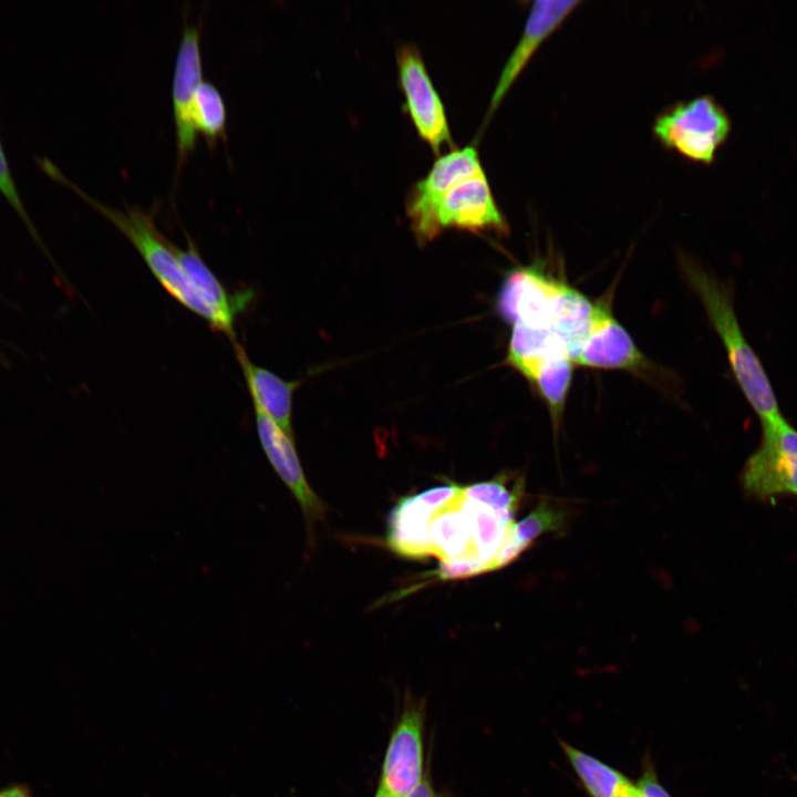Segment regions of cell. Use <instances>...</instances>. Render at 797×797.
Segmentation results:
<instances>
[{"label":"cell","mask_w":797,"mask_h":797,"mask_svg":"<svg viewBox=\"0 0 797 797\" xmlns=\"http://www.w3.org/2000/svg\"><path fill=\"white\" fill-rule=\"evenodd\" d=\"M41 166L49 176L70 187L115 226L137 250L153 276L172 298L204 319L213 330L225 334L220 319L196 292L172 248V241L156 227L152 211L130 206H126L125 210L106 206L66 179L49 161H42Z\"/></svg>","instance_id":"cell-1"},{"label":"cell","mask_w":797,"mask_h":797,"mask_svg":"<svg viewBox=\"0 0 797 797\" xmlns=\"http://www.w3.org/2000/svg\"><path fill=\"white\" fill-rule=\"evenodd\" d=\"M685 275L718 333L736 381L760 423L776 421L783 416L776 395L762 362L742 332L726 286L693 265L685 266Z\"/></svg>","instance_id":"cell-2"},{"label":"cell","mask_w":797,"mask_h":797,"mask_svg":"<svg viewBox=\"0 0 797 797\" xmlns=\"http://www.w3.org/2000/svg\"><path fill=\"white\" fill-rule=\"evenodd\" d=\"M732 123L711 95L679 102L659 114L653 124L655 138L683 157L711 164L725 143Z\"/></svg>","instance_id":"cell-3"},{"label":"cell","mask_w":797,"mask_h":797,"mask_svg":"<svg viewBox=\"0 0 797 797\" xmlns=\"http://www.w3.org/2000/svg\"><path fill=\"white\" fill-rule=\"evenodd\" d=\"M762 429L760 444L743 468L744 491L760 501L797 497V429L784 416Z\"/></svg>","instance_id":"cell-4"},{"label":"cell","mask_w":797,"mask_h":797,"mask_svg":"<svg viewBox=\"0 0 797 797\" xmlns=\"http://www.w3.org/2000/svg\"><path fill=\"white\" fill-rule=\"evenodd\" d=\"M396 64L405 110L418 136L436 155L444 145L455 148L444 104L417 46L401 45L396 52Z\"/></svg>","instance_id":"cell-5"},{"label":"cell","mask_w":797,"mask_h":797,"mask_svg":"<svg viewBox=\"0 0 797 797\" xmlns=\"http://www.w3.org/2000/svg\"><path fill=\"white\" fill-rule=\"evenodd\" d=\"M482 169L478 151L467 145L439 156L426 176L413 185L406 199V215L421 245L429 242L439 234L436 211L445 193L459 180Z\"/></svg>","instance_id":"cell-6"},{"label":"cell","mask_w":797,"mask_h":797,"mask_svg":"<svg viewBox=\"0 0 797 797\" xmlns=\"http://www.w3.org/2000/svg\"><path fill=\"white\" fill-rule=\"evenodd\" d=\"M201 25L185 21L173 73L172 104L176 133V176L196 147L193 105L203 80Z\"/></svg>","instance_id":"cell-7"},{"label":"cell","mask_w":797,"mask_h":797,"mask_svg":"<svg viewBox=\"0 0 797 797\" xmlns=\"http://www.w3.org/2000/svg\"><path fill=\"white\" fill-rule=\"evenodd\" d=\"M436 225L439 232L451 227L468 231H508L484 169L459 180L445 193L436 211Z\"/></svg>","instance_id":"cell-8"},{"label":"cell","mask_w":797,"mask_h":797,"mask_svg":"<svg viewBox=\"0 0 797 797\" xmlns=\"http://www.w3.org/2000/svg\"><path fill=\"white\" fill-rule=\"evenodd\" d=\"M255 420L260 446L268 462L298 501L308 534H312L313 525L324 519L327 506L307 480L293 437L258 411H255Z\"/></svg>","instance_id":"cell-9"},{"label":"cell","mask_w":797,"mask_h":797,"mask_svg":"<svg viewBox=\"0 0 797 797\" xmlns=\"http://www.w3.org/2000/svg\"><path fill=\"white\" fill-rule=\"evenodd\" d=\"M423 762V715L406 708L391 735L380 788L389 797H405L424 777Z\"/></svg>","instance_id":"cell-10"},{"label":"cell","mask_w":797,"mask_h":797,"mask_svg":"<svg viewBox=\"0 0 797 797\" xmlns=\"http://www.w3.org/2000/svg\"><path fill=\"white\" fill-rule=\"evenodd\" d=\"M579 4L580 1L532 2L522 34L504 65L491 94L486 120L493 116L536 51Z\"/></svg>","instance_id":"cell-11"},{"label":"cell","mask_w":797,"mask_h":797,"mask_svg":"<svg viewBox=\"0 0 797 797\" xmlns=\"http://www.w3.org/2000/svg\"><path fill=\"white\" fill-rule=\"evenodd\" d=\"M561 284L536 268L515 270L503 284L497 310L511 324L550 329V315Z\"/></svg>","instance_id":"cell-12"},{"label":"cell","mask_w":797,"mask_h":797,"mask_svg":"<svg viewBox=\"0 0 797 797\" xmlns=\"http://www.w3.org/2000/svg\"><path fill=\"white\" fill-rule=\"evenodd\" d=\"M172 248L196 292L200 299L218 315L225 334L232 344L236 341L234 323L237 315L242 312L253 296L251 289L229 292L213 270L201 258L196 244L187 236V245L179 248L175 244Z\"/></svg>","instance_id":"cell-13"},{"label":"cell","mask_w":797,"mask_h":797,"mask_svg":"<svg viewBox=\"0 0 797 797\" xmlns=\"http://www.w3.org/2000/svg\"><path fill=\"white\" fill-rule=\"evenodd\" d=\"M232 345L255 411L269 417L283 432L293 437V393L300 385V381H287L272 371L255 364L238 342Z\"/></svg>","instance_id":"cell-14"},{"label":"cell","mask_w":797,"mask_h":797,"mask_svg":"<svg viewBox=\"0 0 797 797\" xmlns=\"http://www.w3.org/2000/svg\"><path fill=\"white\" fill-rule=\"evenodd\" d=\"M575 363L594 369L639 370L646 360L625 329L602 309Z\"/></svg>","instance_id":"cell-15"},{"label":"cell","mask_w":797,"mask_h":797,"mask_svg":"<svg viewBox=\"0 0 797 797\" xmlns=\"http://www.w3.org/2000/svg\"><path fill=\"white\" fill-rule=\"evenodd\" d=\"M437 511L422 496L402 498L389 519L387 544L397 555L410 559L432 556L428 528Z\"/></svg>","instance_id":"cell-16"},{"label":"cell","mask_w":797,"mask_h":797,"mask_svg":"<svg viewBox=\"0 0 797 797\" xmlns=\"http://www.w3.org/2000/svg\"><path fill=\"white\" fill-rule=\"evenodd\" d=\"M603 307L593 304L576 289L562 283L553 302L550 329L575 363Z\"/></svg>","instance_id":"cell-17"},{"label":"cell","mask_w":797,"mask_h":797,"mask_svg":"<svg viewBox=\"0 0 797 797\" xmlns=\"http://www.w3.org/2000/svg\"><path fill=\"white\" fill-rule=\"evenodd\" d=\"M458 493L443 508L435 511L431 519L428 536L432 556H436L441 561L460 557H470L479 561L473 545L469 520L458 507Z\"/></svg>","instance_id":"cell-18"},{"label":"cell","mask_w":797,"mask_h":797,"mask_svg":"<svg viewBox=\"0 0 797 797\" xmlns=\"http://www.w3.org/2000/svg\"><path fill=\"white\" fill-rule=\"evenodd\" d=\"M560 747L590 797H633L639 790L624 774L560 741Z\"/></svg>","instance_id":"cell-19"},{"label":"cell","mask_w":797,"mask_h":797,"mask_svg":"<svg viewBox=\"0 0 797 797\" xmlns=\"http://www.w3.org/2000/svg\"><path fill=\"white\" fill-rule=\"evenodd\" d=\"M572 363L567 352L558 351L541 358L522 374L538 390L552 418H558L563 411L571 383Z\"/></svg>","instance_id":"cell-20"},{"label":"cell","mask_w":797,"mask_h":797,"mask_svg":"<svg viewBox=\"0 0 797 797\" xmlns=\"http://www.w3.org/2000/svg\"><path fill=\"white\" fill-rule=\"evenodd\" d=\"M558 351L567 349L552 330L515 323L506 361L524 374L538 360Z\"/></svg>","instance_id":"cell-21"},{"label":"cell","mask_w":797,"mask_h":797,"mask_svg":"<svg viewBox=\"0 0 797 797\" xmlns=\"http://www.w3.org/2000/svg\"><path fill=\"white\" fill-rule=\"evenodd\" d=\"M193 124L210 148L226 141L227 108L219 89L209 81H203L197 89L193 105Z\"/></svg>","instance_id":"cell-22"},{"label":"cell","mask_w":797,"mask_h":797,"mask_svg":"<svg viewBox=\"0 0 797 797\" xmlns=\"http://www.w3.org/2000/svg\"><path fill=\"white\" fill-rule=\"evenodd\" d=\"M509 478L504 474L501 477L488 482L473 484L462 487L463 495L493 507L496 510L516 514L522 497V478H517L508 487Z\"/></svg>","instance_id":"cell-23"},{"label":"cell","mask_w":797,"mask_h":797,"mask_svg":"<svg viewBox=\"0 0 797 797\" xmlns=\"http://www.w3.org/2000/svg\"><path fill=\"white\" fill-rule=\"evenodd\" d=\"M567 511L558 501H540L522 520L516 522L518 542L527 549L539 536L549 531H560L566 524Z\"/></svg>","instance_id":"cell-24"},{"label":"cell","mask_w":797,"mask_h":797,"mask_svg":"<svg viewBox=\"0 0 797 797\" xmlns=\"http://www.w3.org/2000/svg\"><path fill=\"white\" fill-rule=\"evenodd\" d=\"M0 193L7 199V201L11 205V207L14 209V211L19 215V217L24 221V224L28 226L32 236L34 238H37V241L39 244H41L40 238L34 229V227L28 216V213L24 208V205L20 198V195L17 189L13 176L11 174V169L8 164V159L4 154V149L2 147L1 141H0Z\"/></svg>","instance_id":"cell-25"},{"label":"cell","mask_w":797,"mask_h":797,"mask_svg":"<svg viewBox=\"0 0 797 797\" xmlns=\"http://www.w3.org/2000/svg\"><path fill=\"white\" fill-rule=\"evenodd\" d=\"M487 572L486 567L470 557L441 561L436 575L439 579H459Z\"/></svg>","instance_id":"cell-26"},{"label":"cell","mask_w":797,"mask_h":797,"mask_svg":"<svg viewBox=\"0 0 797 797\" xmlns=\"http://www.w3.org/2000/svg\"><path fill=\"white\" fill-rule=\"evenodd\" d=\"M641 797H672L659 782L652 764H645L642 775L635 784Z\"/></svg>","instance_id":"cell-27"},{"label":"cell","mask_w":797,"mask_h":797,"mask_svg":"<svg viewBox=\"0 0 797 797\" xmlns=\"http://www.w3.org/2000/svg\"><path fill=\"white\" fill-rule=\"evenodd\" d=\"M0 797H34L29 786L13 783L0 788Z\"/></svg>","instance_id":"cell-28"},{"label":"cell","mask_w":797,"mask_h":797,"mask_svg":"<svg viewBox=\"0 0 797 797\" xmlns=\"http://www.w3.org/2000/svg\"><path fill=\"white\" fill-rule=\"evenodd\" d=\"M405 797H438L435 795L433 786L428 777L424 776L422 780Z\"/></svg>","instance_id":"cell-29"},{"label":"cell","mask_w":797,"mask_h":797,"mask_svg":"<svg viewBox=\"0 0 797 797\" xmlns=\"http://www.w3.org/2000/svg\"><path fill=\"white\" fill-rule=\"evenodd\" d=\"M374 797H389L380 787Z\"/></svg>","instance_id":"cell-30"},{"label":"cell","mask_w":797,"mask_h":797,"mask_svg":"<svg viewBox=\"0 0 797 797\" xmlns=\"http://www.w3.org/2000/svg\"><path fill=\"white\" fill-rule=\"evenodd\" d=\"M438 797H452V796H448V795H439Z\"/></svg>","instance_id":"cell-31"},{"label":"cell","mask_w":797,"mask_h":797,"mask_svg":"<svg viewBox=\"0 0 797 797\" xmlns=\"http://www.w3.org/2000/svg\"><path fill=\"white\" fill-rule=\"evenodd\" d=\"M638 790H639V789H638ZM633 797H641V795H640V793H639L636 796H633Z\"/></svg>","instance_id":"cell-32"}]
</instances>
